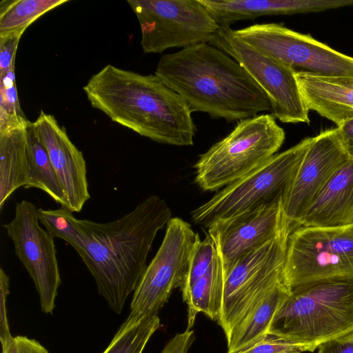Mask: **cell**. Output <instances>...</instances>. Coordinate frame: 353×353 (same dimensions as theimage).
<instances>
[{"label":"cell","mask_w":353,"mask_h":353,"mask_svg":"<svg viewBox=\"0 0 353 353\" xmlns=\"http://www.w3.org/2000/svg\"><path fill=\"white\" fill-rule=\"evenodd\" d=\"M167 203L151 195L121 218L106 223L78 219L82 245L77 252L99 294L119 314L147 266L157 234L172 219Z\"/></svg>","instance_id":"1"},{"label":"cell","mask_w":353,"mask_h":353,"mask_svg":"<svg viewBox=\"0 0 353 353\" xmlns=\"http://www.w3.org/2000/svg\"><path fill=\"white\" fill-rule=\"evenodd\" d=\"M154 74L183 98L192 112L230 122L272 112L270 99L250 74L210 43L161 56Z\"/></svg>","instance_id":"2"},{"label":"cell","mask_w":353,"mask_h":353,"mask_svg":"<svg viewBox=\"0 0 353 353\" xmlns=\"http://www.w3.org/2000/svg\"><path fill=\"white\" fill-rule=\"evenodd\" d=\"M83 90L92 107L141 136L175 146L194 143L196 128L192 111L156 74L107 65Z\"/></svg>","instance_id":"3"},{"label":"cell","mask_w":353,"mask_h":353,"mask_svg":"<svg viewBox=\"0 0 353 353\" xmlns=\"http://www.w3.org/2000/svg\"><path fill=\"white\" fill-rule=\"evenodd\" d=\"M353 333V276L308 282L290 290L276 311L269 335L313 352Z\"/></svg>","instance_id":"4"},{"label":"cell","mask_w":353,"mask_h":353,"mask_svg":"<svg viewBox=\"0 0 353 353\" xmlns=\"http://www.w3.org/2000/svg\"><path fill=\"white\" fill-rule=\"evenodd\" d=\"M285 138L271 114L239 121L223 139L200 155L195 182L203 190L226 186L276 154Z\"/></svg>","instance_id":"5"},{"label":"cell","mask_w":353,"mask_h":353,"mask_svg":"<svg viewBox=\"0 0 353 353\" xmlns=\"http://www.w3.org/2000/svg\"><path fill=\"white\" fill-rule=\"evenodd\" d=\"M313 137L274 154L192 211V221L208 229L283 196Z\"/></svg>","instance_id":"6"},{"label":"cell","mask_w":353,"mask_h":353,"mask_svg":"<svg viewBox=\"0 0 353 353\" xmlns=\"http://www.w3.org/2000/svg\"><path fill=\"white\" fill-rule=\"evenodd\" d=\"M353 276V223L294 229L288 241L283 281L289 290L314 281Z\"/></svg>","instance_id":"7"},{"label":"cell","mask_w":353,"mask_h":353,"mask_svg":"<svg viewBox=\"0 0 353 353\" xmlns=\"http://www.w3.org/2000/svg\"><path fill=\"white\" fill-rule=\"evenodd\" d=\"M145 53L209 43L220 26L200 0H128Z\"/></svg>","instance_id":"8"},{"label":"cell","mask_w":353,"mask_h":353,"mask_svg":"<svg viewBox=\"0 0 353 353\" xmlns=\"http://www.w3.org/2000/svg\"><path fill=\"white\" fill-rule=\"evenodd\" d=\"M286 226L276 236L240 259L226 272L219 325L228 337L234 327L277 283L283 281L288 237Z\"/></svg>","instance_id":"9"},{"label":"cell","mask_w":353,"mask_h":353,"mask_svg":"<svg viewBox=\"0 0 353 353\" xmlns=\"http://www.w3.org/2000/svg\"><path fill=\"white\" fill-rule=\"evenodd\" d=\"M234 35L295 73L353 79V57L278 23L254 24L233 30Z\"/></svg>","instance_id":"10"},{"label":"cell","mask_w":353,"mask_h":353,"mask_svg":"<svg viewBox=\"0 0 353 353\" xmlns=\"http://www.w3.org/2000/svg\"><path fill=\"white\" fill-rule=\"evenodd\" d=\"M209 43L233 58L250 74L270 99L275 119L287 123L310 122V110L290 67L236 37L230 26L220 27Z\"/></svg>","instance_id":"11"},{"label":"cell","mask_w":353,"mask_h":353,"mask_svg":"<svg viewBox=\"0 0 353 353\" xmlns=\"http://www.w3.org/2000/svg\"><path fill=\"white\" fill-rule=\"evenodd\" d=\"M196 235L188 222L178 217L170 220L157 252L134 291L129 316L157 314L173 290L181 288Z\"/></svg>","instance_id":"12"},{"label":"cell","mask_w":353,"mask_h":353,"mask_svg":"<svg viewBox=\"0 0 353 353\" xmlns=\"http://www.w3.org/2000/svg\"><path fill=\"white\" fill-rule=\"evenodd\" d=\"M37 212L32 203L23 200L16 204L12 220L3 227L34 283L41 311L52 314L61 277L54 238L41 228Z\"/></svg>","instance_id":"13"},{"label":"cell","mask_w":353,"mask_h":353,"mask_svg":"<svg viewBox=\"0 0 353 353\" xmlns=\"http://www.w3.org/2000/svg\"><path fill=\"white\" fill-rule=\"evenodd\" d=\"M349 159L337 127L313 137L282 196L284 216L292 230L325 185Z\"/></svg>","instance_id":"14"},{"label":"cell","mask_w":353,"mask_h":353,"mask_svg":"<svg viewBox=\"0 0 353 353\" xmlns=\"http://www.w3.org/2000/svg\"><path fill=\"white\" fill-rule=\"evenodd\" d=\"M282 197L208 228L226 272L240 259L276 236L286 226Z\"/></svg>","instance_id":"15"},{"label":"cell","mask_w":353,"mask_h":353,"mask_svg":"<svg viewBox=\"0 0 353 353\" xmlns=\"http://www.w3.org/2000/svg\"><path fill=\"white\" fill-rule=\"evenodd\" d=\"M32 126L46 148L64 190L68 208L73 212H80L90 199L86 163L82 152L54 116L41 110Z\"/></svg>","instance_id":"16"},{"label":"cell","mask_w":353,"mask_h":353,"mask_svg":"<svg viewBox=\"0 0 353 353\" xmlns=\"http://www.w3.org/2000/svg\"><path fill=\"white\" fill-rule=\"evenodd\" d=\"M352 223L353 159L350 158L336 171L317 194L296 228L339 227Z\"/></svg>","instance_id":"17"},{"label":"cell","mask_w":353,"mask_h":353,"mask_svg":"<svg viewBox=\"0 0 353 353\" xmlns=\"http://www.w3.org/2000/svg\"><path fill=\"white\" fill-rule=\"evenodd\" d=\"M307 108L337 127L353 119V83L348 79L295 73Z\"/></svg>","instance_id":"18"},{"label":"cell","mask_w":353,"mask_h":353,"mask_svg":"<svg viewBox=\"0 0 353 353\" xmlns=\"http://www.w3.org/2000/svg\"><path fill=\"white\" fill-rule=\"evenodd\" d=\"M289 293L283 281L272 288L226 337L227 353H239L267 337L274 316Z\"/></svg>","instance_id":"19"},{"label":"cell","mask_w":353,"mask_h":353,"mask_svg":"<svg viewBox=\"0 0 353 353\" xmlns=\"http://www.w3.org/2000/svg\"><path fill=\"white\" fill-rule=\"evenodd\" d=\"M0 131V209L19 188L24 187L28 172L27 125Z\"/></svg>","instance_id":"20"},{"label":"cell","mask_w":353,"mask_h":353,"mask_svg":"<svg viewBox=\"0 0 353 353\" xmlns=\"http://www.w3.org/2000/svg\"><path fill=\"white\" fill-rule=\"evenodd\" d=\"M216 254L209 270L191 287L186 296L183 298L188 306L186 330L192 328L196 316L199 312L205 314L210 319L217 322L221 318L224 296L225 270L216 243Z\"/></svg>","instance_id":"21"},{"label":"cell","mask_w":353,"mask_h":353,"mask_svg":"<svg viewBox=\"0 0 353 353\" xmlns=\"http://www.w3.org/2000/svg\"><path fill=\"white\" fill-rule=\"evenodd\" d=\"M28 172L24 188H35L46 192L61 206L68 208L64 190L44 145L37 137L32 122L27 125Z\"/></svg>","instance_id":"22"},{"label":"cell","mask_w":353,"mask_h":353,"mask_svg":"<svg viewBox=\"0 0 353 353\" xmlns=\"http://www.w3.org/2000/svg\"><path fill=\"white\" fill-rule=\"evenodd\" d=\"M68 0H2L0 3V38L22 36L26 28L50 10Z\"/></svg>","instance_id":"23"},{"label":"cell","mask_w":353,"mask_h":353,"mask_svg":"<svg viewBox=\"0 0 353 353\" xmlns=\"http://www.w3.org/2000/svg\"><path fill=\"white\" fill-rule=\"evenodd\" d=\"M159 327L157 314L141 319L128 316L103 353H142Z\"/></svg>","instance_id":"24"},{"label":"cell","mask_w":353,"mask_h":353,"mask_svg":"<svg viewBox=\"0 0 353 353\" xmlns=\"http://www.w3.org/2000/svg\"><path fill=\"white\" fill-rule=\"evenodd\" d=\"M37 216L46 231L54 238L68 243L77 252L82 245L83 233L78 219L69 208L61 206L57 210L37 208Z\"/></svg>","instance_id":"25"},{"label":"cell","mask_w":353,"mask_h":353,"mask_svg":"<svg viewBox=\"0 0 353 353\" xmlns=\"http://www.w3.org/2000/svg\"><path fill=\"white\" fill-rule=\"evenodd\" d=\"M0 131L27 123L21 109L15 83L14 65L0 75Z\"/></svg>","instance_id":"26"},{"label":"cell","mask_w":353,"mask_h":353,"mask_svg":"<svg viewBox=\"0 0 353 353\" xmlns=\"http://www.w3.org/2000/svg\"><path fill=\"white\" fill-rule=\"evenodd\" d=\"M216 252L214 238L208 233L201 240L196 233V239L192 248L185 278L181 288L184 298L191 287L202 277L211 266Z\"/></svg>","instance_id":"27"},{"label":"cell","mask_w":353,"mask_h":353,"mask_svg":"<svg viewBox=\"0 0 353 353\" xmlns=\"http://www.w3.org/2000/svg\"><path fill=\"white\" fill-rule=\"evenodd\" d=\"M307 352L301 345L268 335L262 341L239 353H302Z\"/></svg>","instance_id":"28"},{"label":"cell","mask_w":353,"mask_h":353,"mask_svg":"<svg viewBox=\"0 0 353 353\" xmlns=\"http://www.w3.org/2000/svg\"><path fill=\"white\" fill-rule=\"evenodd\" d=\"M1 346L2 353H49L39 342L25 336H12Z\"/></svg>","instance_id":"29"},{"label":"cell","mask_w":353,"mask_h":353,"mask_svg":"<svg viewBox=\"0 0 353 353\" xmlns=\"http://www.w3.org/2000/svg\"><path fill=\"white\" fill-rule=\"evenodd\" d=\"M10 278L0 268V339L1 343L12 336L7 316L6 301L9 294Z\"/></svg>","instance_id":"30"},{"label":"cell","mask_w":353,"mask_h":353,"mask_svg":"<svg viewBox=\"0 0 353 353\" xmlns=\"http://www.w3.org/2000/svg\"><path fill=\"white\" fill-rule=\"evenodd\" d=\"M21 36L0 38V75L14 65L17 49Z\"/></svg>","instance_id":"31"},{"label":"cell","mask_w":353,"mask_h":353,"mask_svg":"<svg viewBox=\"0 0 353 353\" xmlns=\"http://www.w3.org/2000/svg\"><path fill=\"white\" fill-rule=\"evenodd\" d=\"M195 339L191 330L176 334L165 345L161 353H188Z\"/></svg>","instance_id":"32"},{"label":"cell","mask_w":353,"mask_h":353,"mask_svg":"<svg viewBox=\"0 0 353 353\" xmlns=\"http://www.w3.org/2000/svg\"><path fill=\"white\" fill-rule=\"evenodd\" d=\"M317 353H353V333L323 343Z\"/></svg>","instance_id":"33"},{"label":"cell","mask_w":353,"mask_h":353,"mask_svg":"<svg viewBox=\"0 0 353 353\" xmlns=\"http://www.w3.org/2000/svg\"><path fill=\"white\" fill-rule=\"evenodd\" d=\"M341 139L350 159H353V119L337 127Z\"/></svg>","instance_id":"34"},{"label":"cell","mask_w":353,"mask_h":353,"mask_svg":"<svg viewBox=\"0 0 353 353\" xmlns=\"http://www.w3.org/2000/svg\"><path fill=\"white\" fill-rule=\"evenodd\" d=\"M348 80L353 83V79H348Z\"/></svg>","instance_id":"35"}]
</instances>
